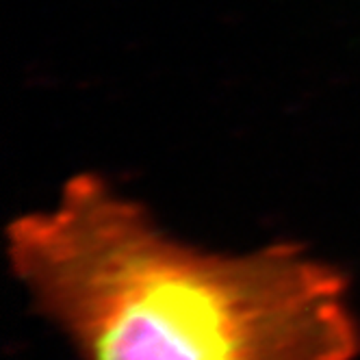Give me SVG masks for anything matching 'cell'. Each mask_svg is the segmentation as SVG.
I'll return each mask as SVG.
<instances>
[{"instance_id": "1", "label": "cell", "mask_w": 360, "mask_h": 360, "mask_svg": "<svg viewBox=\"0 0 360 360\" xmlns=\"http://www.w3.org/2000/svg\"><path fill=\"white\" fill-rule=\"evenodd\" d=\"M7 254L83 360H354L339 269L293 243L217 254L178 241L105 178H70L18 217Z\"/></svg>"}]
</instances>
